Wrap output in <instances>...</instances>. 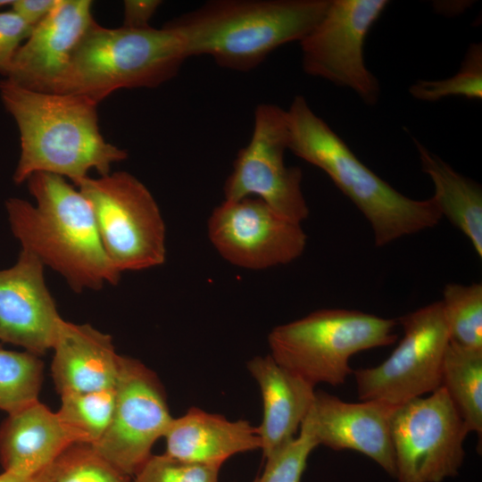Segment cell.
<instances>
[{"instance_id": "cell-1", "label": "cell", "mask_w": 482, "mask_h": 482, "mask_svg": "<svg viewBox=\"0 0 482 482\" xmlns=\"http://www.w3.org/2000/svg\"><path fill=\"white\" fill-rule=\"evenodd\" d=\"M0 98L20 132L15 184L34 173L47 172L69 178L76 185L89 170L107 175L113 163L128 157L126 150L104 140L98 126V104L87 96L33 91L4 79Z\"/></svg>"}, {"instance_id": "cell-2", "label": "cell", "mask_w": 482, "mask_h": 482, "mask_svg": "<svg viewBox=\"0 0 482 482\" xmlns=\"http://www.w3.org/2000/svg\"><path fill=\"white\" fill-rule=\"evenodd\" d=\"M26 181L35 204L17 197L5 201L21 249L61 274L74 292L117 285L120 272L106 255L85 195L52 173L37 172Z\"/></svg>"}, {"instance_id": "cell-3", "label": "cell", "mask_w": 482, "mask_h": 482, "mask_svg": "<svg viewBox=\"0 0 482 482\" xmlns=\"http://www.w3.org/2000/svg\"><path fill=\"white\" fill-rule=\"evenodd\" d=\"M329 0H213L168 23L187 57L207 55L220 67L249 71L274 50L300 42Z\"/></svg>"}, {"instance_id": "cell-4", "label": "cell", "mask_w": 482, "mask_h": 482, "mask_svg": "<svg viewBox=\"0 0 482 482\" xmlns=\"http://www.w3.org/2000/svg\"><path fill=\"white\" fill-rule=\"evenodd\" d=\"M288 150L323 170L369 221L375 245L436 226L443 218L432 197L416 200L392 187L368 168L318 116L303 96L287 110Z\"/></svg>"}, {"instance_id": "cell-5", "label": "cell", "mask_w": 482, "mask_h": 482, "mask_svg": "<svg viewBox=\"0 0 482 482\" xmlns=\"http://www.w3.org/2000/svg\"><path fill=\"white\" fill-rule=\"evenodd\" d=\"M187 58L181 37L168 24L107 29L95 22L75 49L55 94L80 95L99 104L121 88L162 85Z\"/></svg>"}, {"instance_id": "cell-6", "label": "cell", "mask_w": 482, "mask_h": 482, "mask_svg": "<svg viewBox=\"0 0 482 482\" xmlns=\"http://www.w3.org/2000/svg\"><path fill=\"white\" fill-rule=\"evenodd\" d=\"M396 324L360 311L322 309L275 327L268 336L270 355L314 386H337L353 373V354L395 342Z\"/></svg>"}, {"instance_id": "cell-7", "label": "cell", "mask_w": 482, "mask_h": 482, "mask_svg": "<svg viewBox=\"0 0 482 482\" xmlns=\"http://www.w3.org/2000/svg\"><path fill=\"white\" fill-rule=\"evenodd\" d=\"M88 200L103 247L119 271L157 267L166 259L165 224L148 188L135 176L116 171L76 185Z\"/></svg>"}, {"instance_id": "cell-8", "label": "cell", "mask_w": 482, "mask_h": 482, "mask_svg": "<svg viewBox=\"0 0 482 482\" xmlns=\"http://www.w3.org/2000/svg\"><path fill=\"white\" fill-rule=\"evenodd\" d=\"M390 428L398 482H442L458 474L469 431L444 387L396 407Z\"/></svg>"}, {"instance_id": "cell-9", "label": "cell", "mask_w": 482, "mask_h": 482, "mask_svg": "<svg viewBox=\"0 0 482 482\" xmlns=\"http://www.w3.org/2000/svg\"><path fill=\"white\" fill-rule=\"evenodd\" d=\"M288 141L287 110L259 104L250 141L237 153L224 183V200L256 197L290 221L305 220L310 210L302 190V170L285 163Z\"/></svg>"}, {"instance_id": "cell-10", "label": "cell", "mask_w": 482, "mask_h": 482, "mask_svg": "<svg viewBox=\"0 0 482 482\" xmlns=\"http://www.w3.org/2000/svg\"><path fill=\"white\" fill-rule=\"evenodd\" d=\"M403 337L390 356L376 367L353 370L362 401L393 407L440 386L450 334L441 301L401 316Z\"/></svg>"}, {"instance_id": "cell-11", "label": "cell", "mask_w": 482, "mask_h": 482, "mask_svg": "<svg viewBox=\"0 0 482 482\" xmlns=\"http://www.w3.org/2000/svg\"><path fill=\"white\" fill-rule=\"evenodd\" d=\"M388 4L387 0H329L320 21L299 42L304 72L350 88L364 104H376L380 85L366 66L364 46Z\"/></svg>"}, {"instance_id": "cell-12", "label": "cell", "mask_w": 482, "mask_h": 482, "mask_svg": "<svg viewBox=\"0 0 482 482\" xmlns=\"http://www.w3.org/2000/svg\"><path fill=\"white\" fill-rule=\"evenodd\" d=\"M165 391L156 374L137 359L120 356L112 420L92 447L132 478L152 455L171 420Z\"/></svg>"}, {"instance_id": "cell-13", "label": "cell", "mask_w": 482, "mask_h": 482, "mask_svg": "<svg viewBox=\"0 0 482 482\" xmlns=\"http://www.w3.org/2000/svg\"><path fill=\"white\" fill-rule=\"evenodd\" d=\"M208 237L228 262L246 270L287 264L303 253L307 236L256 197L224 200L212 212Z\"/></svg>"}, {"instance_id": "cell-14", "label": "cell", "mask_w": 482, "mask_h": 482, "mask_svg": "<svg viewBox=\"0 0 482 482\" xmlns=\"http://www.w3.org/2000/svg\"><path fill=\"white\" fill-rule=\"evenodd\" d=\"M96 21L89 0H57L17 50L4 79L29 90L55 94L72 54Z\"/></svg>"}, {"instance_id": "cell-15", "label": "cell", "mask_w": 482, "mask_h": 482, "mask_svg": "<svg viewBox=\"0 0 482 482\" xmlns=\"http://www.w3.org/2000/svg\"><path fill=\"white\" fill-rule=\"evenodd\" d=\"M42 262L21 250L16 262L0 270V340L37 355L52 349L59 322Z\"/></svg>"}, {"instance_id": "cell-16", "label": "cell", "mask_w": 482, "mask_h": 482, "mask_svg": "<svg viewBox=\"0 0 482 482\" xmlns=\"http://www.w3.org/2000/svg\"><path fill=\"white\" fill-rule=\"evenodd\" d=\"M395 408L375 400L347 403L319 390L306 418L319 445L359 452L395 478L390 428Z\"/></svg>"}, {"instance_id": "cell-17", "label": "cell", "mask_w": 482, "mask_h": 482, "mask_svg": "<svg viewBox=\"0 0 482 482\" xmlns=\"http://www.w3.org/2000/svg\"><path fill=\"white\" fill-rule=\"evenodd\" d=\"M52 350V376L60 395L115 386L120 355L110 335L62 319Z\"/></svg>"}, {"instance_id": "cell-18", "label": "cell", "mask_w": 482, "mask_h": 482, "mask_svg": "<svg viewBox=\"0 0 482 482\" xmlns=\"http://www.w3.org/2000/svg\"><path fill=\"white\" fill-rule=\"evenodd\" d=\"M75 445L57 412L39 400L9 413L0 427V461L4 472L34 477Z\"/></svg>"}, {"instance_id": "cell-19", "label": "cell", "mask_w": 482, "mask_h": 482, "mask_svg": "<svg viewBox=\"0 0 482 482\" xmlns=\"http://www.w3.org/2000/svg\"><path fill=\"white\" fill-rule=\"evenodd\" d=\"M165 454L174 459L221 467L230 457L261 449L257 427L245 420L190 408L172 419L164 436Z\"/></svg>"}, {"instance_id": "cell-20", "label": "cell", "mask_w": 482, "mask_h": 482, "mask_svg": "<svg viewBox=\"0 0 482 482\" xmlns=\"http://www.w3.org/2000/svg\"><path fill=\"white\" fill-rule=\"evenodd\" d=\"M262 401V419L257 427L261 450L267 458L293 439L315 397L314 386L279 365L270 354L247 362Z\"/></svg>"}, {"instance_id": "cell-21", "label": "cell", "mask_w": 482, "mask_h": 482, "mask_svg": "<svg viewBox=\"0 0 482 482\" xmlns=\"http://www.w3.org/2000/svg\"><path fill=\"white\" fill-rule=\"evenodd\" d=\"M421 170L434 186V200L445 217L470 240L482 257V189L478 183L453 170L438 155L412 137Z\"/></svg>"}, {"instance_id": "cell-22", "label": "cell", "mask_w": 482, "mask_h": 482, "mask_svg": "<svg viewBox=\"0 0 482 482\" xmlns=\"http://www.w3.org/2000/svg\"><path fill=\"white\" fill-rule=\"evenodd\" d=\"M470 432L482 436V349L449 341L445 352L441 384Z\"/></svg>"}, {"instance_id": "cell-23", "label": "cell", "mask_w": 482, "mask_h": 482, "mask_svg": "<svg viewBox=\"0 0 482 482\" xmlns=\"http://www.w3.org/2000/svg\"><path fill=\"white\" fill-rule=\"evenodd\" d=\"M115 386L92 392L61 395L57 414L75 444L95 445L112 420Z\"/></svg>"}, {"instance_id": "cell-24", "label": "cell", "mask_w": 482, "mask_h": 482, "mask_svg": "<svg viewBox=\"0 0 482 482\" xmlns=\"http://www.w3.org/2000/svg\"><path fill=\"white\" fill-rule=\"evenodd\" d=\"M43 363L38 355L0 346V409L9 413L38 400Z\"/></svg>"}, {"instance_id": "cell-25", "label": "cell", "mask_w": 482, "mask_h": 482, "mask_svg": "<svg viewBox=\"0 0 482 482\" xmlns=\"http://www.w3.org/2000/svg\"><path fill=\"white\" fill-rule=\"evenodd\" d=\"M441 302L450 340L482 349V284L449 283L444 287Z\"/></svg>"}, {"instance_id": "cell-26", "label": "cell", "mask_w": 482, "mask_h": 482, "mask_svg": "<svg viewBox=\"0 0 482 482\" xmlns=\"http://www.w3.org/2000/svg\"><path fill=\"white\" fill-rule=\"evenodd\" d=\"M41 482H131L88 445L75 444L40 473Z\"/></svg>"}, {"instance_id": "cell-27", "label": "cell", "mask_w": 482, "mask_h": 482, "mask_svg": "<svg viewBox=\"0 0 482 482\" xmlns=\"http://www.w3.org/2000/svg\"><path fill=\"white\" fill-rule=\"evenodd\" d=\"M412 97L424 102H436L450 96L467 99L482 98V45L472 43L461 67L453 76L436 80L420 79L409 87Z\"/></svg>"}, {"instance_id": "cell-28", "label": "cell", "mask_w": 482, "mask_h": 482, "mask_svg": "<svg viewBox=\"0 0 482 482\" xmlns=\"http://www.w3.org/2000/svg\"><path fill=\"white\" fill-rule=\"evenodd\" d=\"M318 445L305 417L299 435L265 458V468L256 482H301L309 455Z\"/></svg>"}, {"instance_id": "cell-29", "label": "cell", "mask_w": 482, "mask_h": 482, "mask_svg": "<svg viewBox=\"0 0 482 482\" xmlns=\"http://www.w3.org/2000/svg\"><path fill=\"white\" fill-rule=\"evenodd\" d=\"M220 467L182 461L167 454L151 455L131 482H219Z\"/></svg>"}, {"instance_id": "cell-30", "label": "cell", "mask_w": 482, "mask_h": 482, "mask_svg": "<svg viewBox=\"0 0 482 482\" xmlns=\"http://www.w3.org/2000/svg\"><path fill=\"white\" fill-rule=\"evenodd\" d=\"M32 29L12 10L0 12V74L4 78L17 50Z\"/></svg>"}, {"instance_id": "cell-31", "label": "cell", "mask_w": 482, "mask_h": 482, "mask_svg": "<svg viewBox=\"0 0 482 482\" xmlns=\"http://www.w3.org/2000/svg\"><path fill=\"white\" fill-rule=\"evenodd\" d=\"M161 4L162 1L159 0L124 1V20L122 26L131 29L150 27L149 21Z\"/></svg>"}, {"instance_id": "cell-32", "label": "cell", "mask_w": 482, "mask_h": 482, "mask_svg": "<svg viewBox=\"0 0 482 482\" xmlns=\"http://www.w3.org/2000/svg\"><path fill=\"white\" fill-rule=\"evenodd\" d=\"M56 4L57 0H13L11 10L34 28L53 11Z\"/></svg>"}, {"instance_id": "cell-33", "label": "cell", "mask_w": 482, "mask_h": 482, "mask_svg": "<svg viewBox=\"0 0 482 482\" xmlns=\"http://www.w3.org/2000/svg\"><path fill=\"white\" fill-rule=\"evenodd\" d=\"M0 482H41L40 474L34 477H21L8 472L0 474Z\"/></svg>"}, {"instance_id": "cell-34", "label": "cell", "mask_w": 482, "mask_h": 482, "mask_svg": "<svg viewBox=\"0 0 482 482\" xmlns=\"http://www.w3.org/2000/svg\"><path fill=\"white\" fill-rule=\"evenodd\" d=\"M13 0H0V8L5 5H12Z\"/></svg>"}]
</instances>
